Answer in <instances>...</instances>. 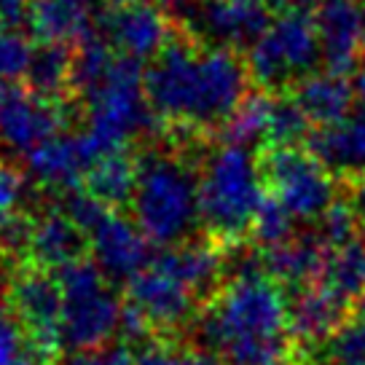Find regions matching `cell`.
<instances>
[{"mask_svg": "<svg viewBox=\"0 0 365 365\" xmlns=\"http://www.w3.org/2000/svg\"><path fill=\"white\" fill-rule=\"evenodd\" d=\"M89 255L110 282H129L156 258V245L132 217L110 210L89 234Z\"/></svg>", "mask_w": 365, "mask_h": 365, "instance_id": "13", "label": "cell"}, {"mask_svg": "<svg viewBox=\"0 0 365 365\" xmlns=\"http://www.w3.org/2000/svg\"><path fill=\"white\" fill-rule=\"evenodd\" d=\"M33 0H0V24L11 30H27Z\"/></svg>", "mask_w": 365, "mask_h": 365, "instance_id": "31", "label": "cell"}, {"mask_svg": "<svg viewBox=\"0 0 365 365\" xmlns=\"http://www.w3.org/2000/svg\"><path fill=\"white\" fill-rule=\"evenodd\" d=\"M81 188H86L94 199H100L110 210L118 212L129 210L137 188V153L126 145L100 156L86 172Z\"/></svg>", "mask_w": 365, "mask_h": 365, "instance_id": "22", "label": "cell"}, {"mask_svg": "<svg viewBox=\"0 0 365 365\" xmlns=\"http://www.w3.org/2000/svg\"><path fill=\"white\" fill-rule=\"evenodd\" d=\"M62 287V341L70 352H91L121 331V307L113 282L91 255L57 269Z\"/></svg>", "mask_w": 365, "mask_h": 365, "instance_id": "6", "label": "cell"}, {"mask_svg": "<svg viewBox=\"0 0 365 365\" xmlns=\"http://www.w3.org/2000/svg\"><path fill=\"white\" fill-rule=\"evenodd\" d=\"M161 140V145L137 153V188L129 212L156 247H175L194 240V231H202L199 164L207 143Z\"/></svg>", "mask_w": 365, "mask_h": 365, "instance_id": "3", "label": "cell"}, {"mask_svg": "<svg viewBox=\"0 0 365 365\" xmlns=\"http://www.w3.org/2000/svg\"><path fill=\"white\" fill-rule=\"evenodd\" d=\"M354 304L344 301L325 285H309L287 296V319L298 349H317L352 319Z\"/></svg>", "mask_w": 365, "mask_h": 365, "instance_id": "16", "label": "cell"}, {"mask_svg": "<svg viewBox=\"0 0 365 365\" xmlns=\"http://www.w3.org/2000/svg\"><path fill=\"white\" fill-rule=\"evenodd\" d=\"M9 312L22 328L41 363L54 365L65 349L62 341V287L54 272L19 263L9 282Z\"/></svg>", "mask_w": 365, "mask_h": 365, "instance_id": "9", "label": "cell"}, {"mask_svg": "<svg viewBox=\"0 0 365 365\" xmlns=\"http://www.w3.org/2000/svg\"><path fill=\"white\" fill-rule=\"evenodd\" d=\"M143 62L118 57L110 73L83 100V135L100 156L126 148L137 137H161L164 126L150 110Z\"/></svg>", "mask_w": 365, "mask_h": 365, "instance_id": "5", "label": "cell"}, {"mask_svg": "<svg viewBox=\"0 0 365 365\" xmlns=\"http://www.w3.org/2000/svg\"><path fill=\"white\" fill-rule=\"evenodd\" d=\"M70 76H73V46L70 43H38L24 73L27 86L48 100H68Z\"/></svg>", "mask_w": 365, "mask_h": 365, "instance_id": "23", "label": "cell"}, {"mask_svg": "<svg viewBox=\"0 0 365 365\" xmlns=\"http://www.w3.org/2000/svg\"><path fill=\"white\" fill-rule=\"evenodd\" d=\"M360 228H363V220L357 215V210H354L352 199H336L325 212L319 217L317 223H314V237H317L328 250L333 247H341V245H349V242L360 240L357 234H360Z\"/></svg>", "mask_w": 365, "mask_h": 365, "instance_id": "26", "label": "cell"}, {"mask_svg": "<svg viewBox=\"0 0 365 365\" xmlns=\"http://www.w3.org/2000/svg\"><path fill=\"white\" fill-rule=\"evenodd\" d=\"M293 220L296 217L290 215L272 194H263V202L250 228V242L255 247H277L282 242L293 240Z\"/></svg>", "mask_w": 365, "mask_h": 365, "instance_id": "27", "label": "cell"}, {"mask_svg": "<svg viewBox=\"0 0 365 365\" xmlns=\"http://www.w3.org/2000/svg\"><path fill=\"white\" fill-rule=\"evenodd\" d=\"M97 159L100 153L81 129V132H62L46 140L24 161H27L30 180L51 194H68L83 185L86 172Z\"/></svg>", "mask_w": 365, "mask_h": 365, "instance_id": "14", "label": "cell"}, {"mask_svg": "<svg viewBox=\"0 0 365 365\" xmlns=\"http://www.w3.org/2000/svg\"><path fill=\"white\" fill-rule=\"evenodd\" d=\"M250 78L258 89L285 94L298 81L317 73L322 59L314 16L301 9H287L274 16L255 43L245 51Z\"/></svg>", "mask_w": 365, "mask_h": 365, "instance_id": "7", "label": "cell"}, {"mask_svg": "<svg viewBox=\"0 0 365 365\" xmlns=\"http://www.w3.org/2000/svg\"><path fill=\"white\" fill-rule=\"evenodd\" d=\"M252 86L240 51L202 43L182 30L145 68V94L164 132L205 140L220 132Z\"/></svg>", "mask_w": 365, "mask_h": 365, "instance_id": "1", "label": "cell"}, {"mask_svg": "<svg viewBox=\"0 0 365 365\" xmlns=\"http://www.w3.org/2000/svg\"><path fill=\"white\" fill-rule=\"evenodd\" d=\"M346 188H349V199H352L357 215H360V220L365 223V175L363 178H357V180H352Z\"/></svg>", "mask_w": 365, "mask_h": 365, "instance_id": "32", "label": "cell"}, {"mask_svg": "<svg viewBox=\"0 0 365 365\" xmlns=\"http://www.w3.org/2000/svg\"><path fill=\"white\" fill-rule=\"evenodd\" d=\"M293 97V103L304 110L309 121L314 126L336 124L354 110V89L352 81L341 76V73H312L304 81H298L290 91H285Z\"/></svg>", "mask_w": 365, "mask_h": 365, "instance_id": "20", "label": "cell"}, {"mask_svg": "<svg viewBox=\"0 0 365 365\" xmlns=\"http://www.w3.org/2000/svg\"><path fill=\"white\" fill-rule=\"evenodd\" d=\"M272 9H282V6H287V0H266Z\"/></svg>", "mask_w": 365, "mask_h": 365, "instance_id": "36", "label": "cell"}, {"mask_svg": "<svg viewBox=\"0 0 365 365\" xmlns=\"http://www.w3.org/2000/svg\"><path fill=\"white\" fill-rule=\"evenodd\" d=\"M263 194L266 188L258 156L250 148L231 143L207 148L199 164L202 234L223 250L250 242V228Z\"/></svg>", "mask_w": 365, "mask_h": 365, "instance_id": "4", "label": "cell"}, {"mask_svg": "<svg viewBox=\"0 0 365 365\" xmlns=\"http://www.w3.org/2000/svg\"><path fill=\"white\" fill-rule=\"evenodd\" d=\"M277 94L266 89H252L242 105L231 113L226 124L220 126V140L231 143V145H258L261 148L269 135V124H272V110Z\"/></svg>", "mask_w": 365, "mask_h": 365, "instance_id": "24", "label": "cell"}, {"mask_svg": "<svg viewBox=\"0 0 365 365\" xmlns=\"http://www.w3.org/2000/svg\"><path fill=\"white\" fill-rule=\"evenodd\" d=\"M258 170L266 194H272L296 220L317 223L339 199V180L309 148L285 145L258 148Z\"/></svg>", "mask_w": 365, "mask_h": 365, "instance_id": "8", "label": "cell"}, {"mask_svg": "<svg viewBox=\"0 0 365 365\" xmlns=\"http://www.w3.org/2000/svg\"><path fill=\"white\" fill-rule=\"evenodd\" d=\"M352 317L357 319V322H363V325H365V293L360 298H357V301H354Z\"/></svg>", "mask_w": 365, "mask_h": 365, "instance_id": "34", "label": "cell"}, {"mask_svg": "<svg viewBox=\"0 0 365 365\" xmlns=\"http://www.w3.org/2000/svg\"><path fill=\"white\" fill-rule=\"evenodd\" d=\"M199 346L223 365H293L298 344L290 333L287 293L266 272L226 277L199 312Z\"/></svg>", "mask_w": 365, "mask_h": 365, "instance_id": "2", "label": "cell"}, {"mask_svg": "<svg viewBox=\"0 0 365 365\" xmlns=\"http://www.w3.org/2000/svg\"><path fill=\"white\" fill-rule=\"evenodd\" d=\"M319 285L333 290L344 301L354 304L365 293V242L354 240L349 245L328 250Z\"/></svg>", "mask_w": 365, "mask_h": 365, "instance_id": "25", "label": "cell"}, {"mask_svg": "<svg viewBox=\"0 0 365 365\" xmlns=\"http://www.w3.org/2000/svg\"><path fill=\"white\" fill-rule=\"evenodd\" d=\"M325 258H328V247L312 231L282 242L277 247H261L263 272L277 285H282L287 296L309 285H317L325 269Z\"/></svg>", "mask_w": 365, "mask_h": 365, "instance_id": "19", "label": "cell"}, {"mask_svg": "<svg viewBox=\"0 0 365 365\" xmlns=\"http://www.w3.org/2000/svg\"><path fill=\"white\" fill-rule=\"evenodd\" d=\"M30 57H33V46L24 41V35L0 24V83L24 78Z\"/></svg>", "mask_w": 365, "mask_h": 365, "instance_id": "28", "label": "cell"}, {"mask_svg": "<svg viewBox=\"0 0 365 365\" xmlns=\"http://www.w3.org/2000/svg\"><path fill=\"white\" fill-rule=\"evenodd\" d=\"M24 188H27V180L22 172L11 170V167H0V220L22 210Z\"/></svg>", "mask_w": 365, "mask_h": 365, "instance_id": "29", "label": "cell"}, {"mask_svg": "<svg viewBox=\"0 0 365 365\" xmlns=\"http://www.w3.org/2000/svg\"><path fill=\"white\" fill-rule=\"evenodd\" d=\"M97 33L113 46L115 54L135 62H150L178 33L172 14L159 3H129L110 6L97 16Z\"/></svg>", "mask_w": 365, "mask_h": 365, "instance_id": "12", "label": "cell"}, {"mask_svg": "<svg viewBox=\"0 0 365 365\" xmlns=\"http://www.w3.org/2000/svg\"><path fill=\"white\" fill-rule=\"evenodd\" d=\"M89 0H33L27 33L38 43L76 46L94 30Z\"/></svg>", "mask_w": 365, "mask_h": 365, "instance_id": "21", "label": "cell"}, {"mask_svg": "<svg viewBox=\"0 0 365 365\" xmlns=\"http://www.w3.org/2000/svg\"><path fill=\"white\" fill-rule=\"evenodd\" d=\"M287 3H290V9H301V11H312L314 9L317 11L325 0H287Z\"/></svg>", "mask_w": 365, "mask_h": 365, "instance_id": "33", "label": "cell"}, {"mask_svg": "<svg viewBox=\"0 0 365 365\" xmlns=\"http://www.w3.org/2000/svg\"><path fill=\"white\" fill-rule=\"evenodd\" d=\"M73 108L68 100H48L27 83H0V145L30 156L46 140L68 132Z\"/></svg>", "mask_w": 365, "mask_h": 365, "instance_id": "11", "label": "cell"}, {"mask_svg": "<svg viewBox=\"0 0 365 365\" xmlns=\"http://www.w3.org/2000/svg\"><path fill=\"white\" fill-rule=\"evenodd\" d=\"M86 255H89V237L62 212V207L54 205L48 210L33 212V228H30L24 263L57 272Z\"/></svg>", "mask_w": 365, "mask_h": 365, "instance_id": "18", "label": "cell"}, {"mask_svg": "<svg viewBox=\"0 0 365 365\" xmlns=\"http://www.w3.org/2000/svg\"><path fill=\"white\" fill-rule=\"evenodd\" d=\"M105 3L110 9V6H129V3H143V0H105Z\"/></svg>", "mask_w": 365, "mask_h": 365, "instance_id": "35", "label": "cell"}, {"mask_svg": "<svg viewBox=\"0 0 365 365\" xmlns=\"http://www.w3.org/2000/svg\"><path fill=\"white\" fill-rule=\"evenodd\" d=\"M167 11L178 30L234 51H247L272 22L266 0H178Z\"/></svg>", "mask_w": 365, "mask_h": 365, "instance_id": "10", "label": "cell"}, {"mask_svg": "<svg viewBox=\"0 0 365 365\" xmlns=\"http://www.w3.org/2000/svg\"><path fill=\"white\" fill-rule=\"evenodd\" d=\"M307 148L317 156L336 180L349 185L365 175V108L336 121V124L314 126L307 140Z\"/></svg>", "mask_w": 365, "mask_h": 365, "instance_id": "17", "label": "cell"}, {"mask_svg": "<svg viewBox=\"0 0 365 365\" xmlns=\"http://www.w3.org/2000/svg\"><path fill=\"white\" fill-rule=\"evenodd\" d=\"M65 365H135V349L126 344H113L91 352H73Z\"/></svg>", "mask_w": 365, "mask_h": 365, "instance_id": "30", "label": "cell"}, {"mask_svg": "<svg viewBox=\"0 0 365 365\" xmlns=\"http://www.w3.org/2000/svg\"><path fill=\"white\" fill-rule=\"evenodd\" d=\"M325 70L349 76L365 51L363 0H325L314 14Z\"/></svg>", "mask_w": 365, "mask_h": 365, "instance_id": "15", "label": "cell"}]
</instances>
